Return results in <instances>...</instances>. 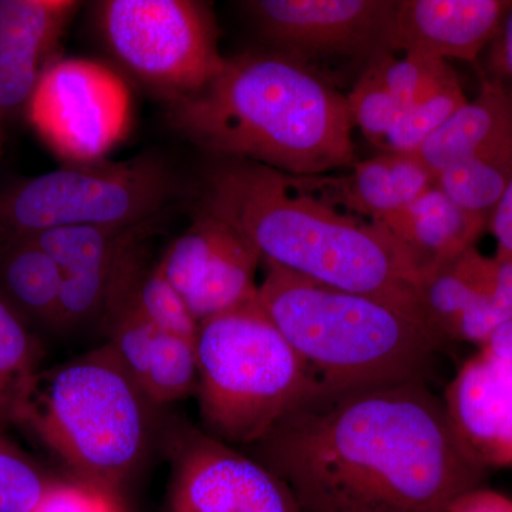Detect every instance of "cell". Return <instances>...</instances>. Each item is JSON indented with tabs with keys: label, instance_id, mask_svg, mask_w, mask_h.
Returning <instances> with one entry per match:
<instances>
[{
	"label": "cell",
	"instance_id": "obj_10",
	"mask_svg": "<svg viewBox=\"0 0 512 512\" xmlns=\"http://www.w3.org/2000/svg\"><path fill=\"white\" fill-rule=\"evenodd\" d=\"M30 123L57 156L74 163L103 160L126 137L131 96L119 74L92 60H57L30 97Z\"/></svg>",
	"mask_w": 512,
	"mask_h": 512
},
{
	"label": "cell",
	"instance_id": "obj_17",
	"mask_svg": "<svg viewBox=\"0 0 512 512\" xmlns=\"http://www.w3.org/2000/svg\"><path fill=\"white\" fill-rule=\"evenodd\" d=\"M289 180L325 204L375 222L402 211L436 185L416 157L397 153L356 161L348 173L289 175Z\"/></svg>",
	"mask_w": 512,
	"mask_h": 512
},
{
	"label": "cell",
	"instance_id": "obj_8",
	"mask_svg": "<svg viewBox=\"0 0 512 512\" xmlns=\"http://www.w3.org/2000/svg\"><path fill=\"white\" fill-rule=\"evenodd\" d=\"M99 10L111 52L168 104L198 92L224 69L208 3L107 0Z\"/></svg>",
	"mask_w": 512,
	"mask_h": 512
},
{
	"label": "cell",
	"instance_id": "obj_19",
	"mask_svg": "<svg viewBox=\"0 0 512 512\" xmlns=\"http://www.w3.org/2000/svg\"><path fill=\"white\" fill-rule=\"evenodd\" d=\"M512 137V92L483 76L473 101L460 107L412 154L436 180L448 165L460 163Z\"/></svg>",
	"mask_w": 512,
	"mask_h": 512
},
{
	"label": "cell",
	"instance_id": "obj_12",
	"mask_svg": "<svg viewBox=\"0 0 512 512\" xmlns=\"http://www.w3.org/2000/svg\"><path fill=\"white\" fill-rule=\"evenodd\" d=\"M157 265L200 323L258 295L261 255L237 229L205 211Z\"/></svg>",
	"mask_w": 512,
	"mask_h": 512
},
{
	"label": "cell",
	"instance_id": "obj_14",
	"mask_svg": "<svg viewBox=\"0 0 512 512\" xmlns=\"http://www.w3.org/2000/svg\"><path fill=\"white\" fill-rule=\"evenodd\" d=\"M448 420L484 470L512 467V363L488 349L463 363L443 399Z\"/></svg>",
	"mask_w": 512,
	"mask_h": 512
},
{
	"label": "cell",
	"instance_id": "obj_15",
	"mask_svg": "<svg viewBox=\"0 0 512 512\" xmlns=\"http://www.w3.org/2000/svg\"><path fill=\"white\" fill-rule=\"evenodd\" d=\"M511 0H397L384 53L474 63L493 42Z\"/></svg>",
	"mask_w": 512,
	"mask_h": 512
},
{
	"label": "cell",
	"instance_id": "obj_27",
	"mask_svg": "<svg viewBox=\"0 0 512 512\" xmlns=\"http://www.w3.org/2000/svg\"><path fill=\"white\" fill-rule=\"evenodd\" d=\"M53 483L29 458L0 441V512H35Z\"/></svg>",
	"mask_w": 512,
	"mask_h": 512
},
{
	"label": "cell",
	"instance_id": "obj_23",
	"mask_svg": "<svg viewBox=\"0 0 512 512\" xmlns=\"http://www.w3.org/2000/svg\"><path fill=\"white\" fill-rule=\"evenodd\" d=\"M197 340L157 330L148 359L143 393L151 404L184 399L197 390Z\"/></svg>",
	"mask_w": 512,
	"mask_h": 512
},
{
	"label": "cell",
	"instance_id": "obj_22",
	"mask_svg": "<svg viewBox=\"0 0 512 512\" xmlns=\"http://www.w3.org/2000/svg\"><path fill=\"white\" fill-rule=\"evenodd\" d=\"M39 349L28 322L0 293V421L15 420L26 390L35 379Z\"/></svg>",
	"mask_w": 512,
	"mask_h": 512
},
{
	"label": "cell",
	"instance_id": "obj_32",
	"mask_svg": "<svg viewBox=\"0 0 512 512\" xmlns=\"http://www.w3.org/2000/svg\"><path fill=\"white\" fill-rule=\"evenodd\" d=\"M488 228L497 239L495 258L512 264V183L491 214Z\"/></svg>",
	"mask_w": 512,
	"mask_h": 512
},
{
	"label": "cell",
	"instance_id": "obj_2",
	"mask_svg": "<svg viewBox=\"0 0 512 512\" xmlns=\"http://www.w3.org/2000/svg\"><path fill=\"white\" fill-rule=\"evenodd\" d=\"M201 207L237 229L262 261L423 319L420 278L396 238L380 222L299 190L288 174L252 161L211 157L202 173Z\"/></svg>",
	"mask_w": 512,
	"mask_h": 512
},
{
	"label": "cell",
	"instance_id": "obj_28",
	"mask_svg": "<svg viewBox=\"0 0 512 512\" xmlns=\"http://www.w3.org/2000/svg\"><path fill=\"white\" fill-rule=\"evenodd\" d=\"M346 97L355 126L362 130L373 146L382 148L402 113L399 104L369 67Z\"/></svg>",
	"mask_w": 512,
	"mask_h": 512
},
{
	"label": "cell",
	"instance_id": "obj_4",
	"mask_svg": "<svg viewBox=\"0 0 512 512\" xmlns=\"http://www.w3.org/2000/svg\"><path fill=\"white\" fill-rule=\"evenodd\" d=\"M258 302L326 389L427 380L443 342L412 312L262 261Z\"/></svg>",
	"mask_w": 512,
	"mask_h": 512
},
{
	"label": "cell",
	"instance_id": "obj_24",
	"mask_svg": "<svg viewBox=\"0 0 512 512\" xmlns=\"http://www.w3.org/2000/svg\"><path fill=\"white\" fill-rule=\"evenodd\" d=\"M367 67L379 77L402 111L417 103L456 76L447 60L417 53H380Z\"/></svg>",
	"mask_w": 512,
	"mask_h": 512
},
{
	"label": "cell",
	"instance_id": "obj_16",
	"mask_svg": "<svg viewBox=\"0 0 512 512\" xmlns=\"http://www.w3.org/2000/svg\"><path fill=\"white\" fill-rule=\"evenodd\" d=\"M79 8L73 0H0V113L28 106Z\"/></svg>",
	"mask_w": 512,
	"mask_h": 512
},
{
	"label": "cell",
	"instance_id": "obj_1",
	"mask_svg": "<svg viewBox=\"0 0 512 512\" xmlns=\"http://www.w3.org/2000/svg\"><path fill=\"white\" fill-rule=\"evenodd\" d=\"M249 448L301 512H443L487 471L426 380L318 386Z\"/></svg>",
	"mask_w": 512,
	"mask_h": 512
},
{
	"label": "cell",
	"instance_id": "obj_31",
	"mask_svg": "<svg viewBox=\"0 0 512 512\" xmlns=\"http://www.w3.org/2000/svg\"><path fill=\"white\" fill-rule=\"evenodd\" d=\"M443 512H512V500L497 491L477 487L461 494Z\"/></svg>",
	"mask_w": 512,
	"mask_h": 512
},
{
	"label": "cell",
	"instance_id": "obj_30",
	"mask_svg": "<svg viewBox=\"0 0 512 512\" xmlns=\"http://www.w3.org/2000/svg\"><path fill=\"white\" fill-rule=\"evenodd\" d=\"M490 46L488 76L485 77L512 92V3Z\"/></svg>",
	"mask_w": 512,
	"mask_h": 512
},
{
	"label": "cell",
	"instance_id": "obj_33",
	"mask_svg": "<svg viewBox=\"0 0 512 512\" xmlns=\"http://www.w3.org/2000/svg\"><path fill=\"white\" fill-rule=\"evenodd\" d=\"M483 348L510 360L512 363V322L505 323L501 328L495 330L493 336L487 340Z\"/></svg>",
	"mask_w": 512,
	"mask_h": 512
},
{
	"label": "cell",
	"instance_id": "obj_26",
	"mask_svg": "<svg viewBox=\"0 0 512 512\" xmlns=\"http://www.w3.org/2000/svg\"><path fill=\"white\" fill-rule=\"evenodd\" d=\"M134 305L160 332L197 340L200 322L183 296L168 282L158 265L147 272L134 298Z\"/></svg>",
	"mask_w": 512,
	"mask_h": 512
},
{
	"label": "cell",
	"instance_id": "obj_20",
	"mask_svg": "<svg viewBox=\"0 0 512 512\" xmlns=\"http://www.w3.org/2000/svg\"><path fill=\"white\" fill-rule=\"evenodd\" d=\"M0 293L26 322L60 328L62 272L32 239H3Z\"/></svg>",
	"mask_w": 512,
	"mask_h": 512
},
{
	"label": "cell",
	"instance_id": "obj_13",
	"mask_svg": "<svg viewBox=\"0 0 512 512\" xmlns=\"http://www.w3.org/2000/svg\"><path fill=\"white\" fill-rule=\"evenodd\" d=\"M170 512H301L288 487L251 454L195 434L171 484Z\"/></svg>",
	"mask_w": 512,
	"mask_h": 512
},
{
	"label": "cell",
	"instance_id": "obj_21",
	"mask_svg": "<svg viewBox=\"0 0 512 512\" xmlns=\"http://www.w3.org/2000/svg\"><path fill=\"white\" fill-rule=\"evenodd\" d=\"M512 183V137L436 175V185L464 210L490 222Z\"/></svg>",
	"mask_w": 512,
	"mask_h": 512
},
{
	"label": "cell",
	"instance_id": "obj_25",
	"mask_svg": "<svg viewBox=\"0 0 512 512\" xmlns=\"http://www.w3.org/2000/svg\"><path fill=\"white\" fill-rule=\"evenodd\" d=\"M467 101L456 74L441 84L436 92L400 113L392 131L384 140L383 153L413 154Z\"/></svg>",
	"mask_w": 512,
	"mask_h": 512
},
{
	"label": "cell",
	"instance_id": "obj_6",
	"mask_svg": "<svg viewBox=\"0 0 512 512\" xmlns=\"http://www.w3.org/2000/svg\"><path fill=\"white\" fill-rule=\"evenodd\" d=\"M197 352L201 419L229 446H255L319 386L258 298L201 322Z\"/></svg>",
	"mask_w": 512,
	"mask_h": 512
},
{
	"label": "cell",
	"instance_id": "obj_11",
	"mask_svg": "<svg viewBox=\"0 0 512 512\" xmlns=\"http://www.w3.org/2000/svg\"><path fill=\"white\" fill-rule=\"evenodd\" d=\"M397 0H251L241 3L274 52L301 60L384 53Z\"/></svg>",
	"mask_w": 512,
	"mask_h": 512
},
{
	"label": "cell",
	"instance_id": "obj_29",
	"mask_svg": "<svg viewBox=\"0 0 512 512\" xmlns=\"http://www.w3.org/2000/svg\"><path fill=\"white\" fill-rule=\"evenodd\" d=\"M35 512H121L113 491L84 481H55Z\"/></svg>",
	"mask_w": 512,
	"mask_h": 512
},
{
	"label": "cell",
	"instance_id": "obj_9",
	"mask_svg": "<svg viewBox=\"0 0 512 512\" xmlns=\"http://www.w3.org/2000/svg\"><path fill=\"white\" fill-rule=\"evenodd\" d=\"M160 222L50 229L28 237L62 272L60 328L103 323L113 329L148 272L147 249Z\"/></svg>",
	"mask_w": 512,
	"mask_h": 512
},
{
	"label": "cell",
	"instance_id": "obj_7",
	"mask_svg": "<svg viewBox=\"0 0 512 512\" xmlns=\"http://www.w3.org/2000/svg\"><path fill=\"white\" fill-rule=\"evenodd\" d=\"M180 192L177 175L158 157L69 164L0 197V234L8 239L50 229L143 224L170 211Z\"/></svg>",
	"mask_w": 512,
	"mask_h": 512
},
{
	"label": "cell",
	"instance_id": "obj_3",
	"mask_svg": "<svg viewBox=\"0 0 512 512\" xmlns=\"http://www.w3.org/2000/svg\"><path fill=\"white\" fill-rule=\"evenodd\" d=\"M168 120L211 157L296 177L356 163L348 97L311 64L274 50L225 59L207 86L168 104Z\"/></svg>",
	"mask_w": 512,
	"mask_h": 512
},
{
	"label": "cell",
	"instance_id": "obj_5",
	"mask_svg": "<svg viewBox=\"0 0 512 512\" xmlns=\"http://www.w3.org/2000/svg\"><path fill=\"white\" fill-rule=\"evenodd\" d=\"M148 404L106 345L37 373L13 421L52 448L77 480L114 491L146 447Z\"/></svg>",
	"mask_w": 512,
	"mask_h": 512
},
{
	"label": "cell",
	"instance_id": "obj_18",
	"mask_svg": "<svg viewBox=\"0 0 512 512\" xmlns=\"http://www.w3.org/2000/svg\"><path fill=\"white\" fill-rule=\"evenodd\" d=\"M380 224L402 245L420 284L476 247L488 228L487 218L464 210L437 185Z\"/></svg>",
	"mask_w": 512,
	"mask_h": 512
}]
</instances>
